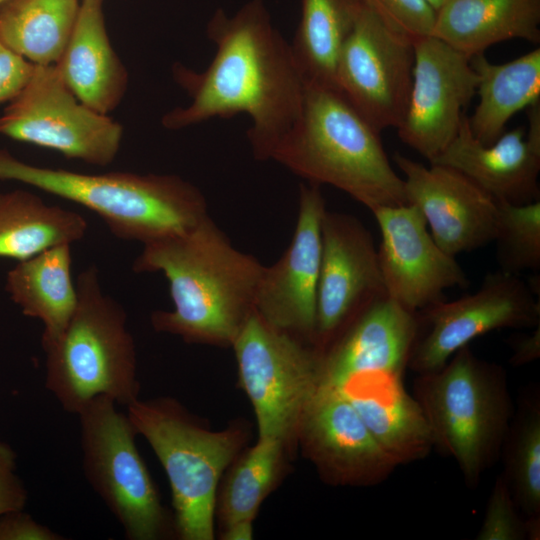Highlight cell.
Here are the masks:
<instances>
[{"label":"cell","mask_w":540,"mask_h":540,"mask_svg":"<svg viewBox=\"0 0 540 540\" xmlns=\"http://www.w3.org/2000/svg\"><path fill=\"white\" fill-rule=\"evenodd\" d=\"M216 53L203 72L174 68L188 106L165 114L162 124L182 129L239 113L251 119L248 139L258 160L271 155L298 120L305 84L291 46L274 26L263 0H249L228 16L218 9L207 25Z\"/></svg>","instance_id":"obj_1"},{"label":"cell","mask_w":540,"mask_h":540,"mask_svg":"<svg viewBox=\"0 0 540 540\" xmlns=\"http://www.w3.org/2000/svg\"><path fill=\"white\" fill-rule=\"evenodd\" d=\"M132 269L168 280L173 309L152 313L156 331L187 343L232 346L255 311L264 265L237 250L208 215L186 232L143 244Z\"/></svg>","instance_id":"obj_2"},{"label":"cell","mask_w":540,"mask_h":540,"mask_svg":"<svg viewBox=\"0 0 540 540\" xmlns=\"http://www.w3.org/2000/svg\"><path fill=\"white\" fill-rule=\"evenodd\" d=\"M271 159L309 183L344 191L371 212L407 204L379 132L334 88L305 84L300 116Z\"/></svg>","instance_id":"obj_3"},{"label":"cell","mask_w":540,"mask_h":540,"mask_svg":"<svg viewBox=\"0 0 540 540\" xmlns=\"http://www.w3.org/2000/svg\"><path fill=\"white\" fill-rule=\"evenodd\" d=\"M0 180L16 181L97 214L117 238L142 244L186 232L208 216L202 192L172 174H87L24 162L0 149Z\"/></svg>","instance_id":"obj_4"},{"label":"cell","mask_w":540,"mask_h":540,"mask_svg":"<svg viewBox=\"0 0 540 540\" xmlns=\"http://www.w3.org/2000/svg\"><path fill=\"white\" fill-rule=\"evenodd\" d=\"M78 301L64 331L42 342L45 388L63 410L78 414L93 398L126 407L139 398L135 341L124 308L105 294L95 265L76 280Z\"/></svg>","instance_id":"obj_5"},{"label":"cell","mask_w":540,"mask_h":540,"mask_svg":"<svg viewBox=\"0 0 540 540\" xmlns=\"http://www.w3.org/2000/svg\"><path fill=\"white\" fill-rule=\"evenodd\" d=\"M413 390L434 446L451 456L467 485L475 487L499 456L513 418L505 370L466 345L442 368L418 374Z\"/></svg>","instance_id":"obj_6"},{"label":"cell","mask_w":540,"mask_h":540,"mask_svg":"<svg viewBox=\"0 0 540 540\" xmlns=\"http://www.w3.org/2000/svg\"><path fill=\"white\" fill-rule=\"evenodd\" d=\"M168 477L175 532L183 540H212L216 490L243 442L238 427L213 432L172 398L137 399L127 406Z\"/></svg>","instance_id":"obj_7"},{"label":"cell","mask_w":540,"mask_h":540,"mask_svg":"<svg viewBox=\"0 0 540 540\" xmlns=\"http://www.w3.org/2000/svg\"><path fill=\"white\" fill-rule=\"evenodd\" d=\"M83 474L129 540H158L175 530L135 442L127 414L108 396L77 414Z\"/></svg>","instance_id":"obj_8"},{"label":"cell","mask_w":540,"mask_h":540,"mask_svg":"<svg viewBox=\"0 0 540 540\" xmlns=\"http://www.w3.org/2000/svg\"><path fill=\"white\" fill-rule=\"evenodd\" d=\"M239 383L258 424L259 438L284 444L298 435L322 384L323 352L268 324L254 311L232 345Z\"/></svg>","instance_id":"obj_9"},{"label":"cell","mask_w":540,"mask_h":540,"mask_svg":"<svg viewBox=\"0 0 540 540\" xmlns=\"http://www.w3.org/2000/svg\"><path fill=\"white\" fill-rule=\"evenodd\" d=\"M0 135L106 166L116 158L123 127L79 101L54 65H35L0 114Z\"/></svg>","instance_id":"obj_10"},{"label":"cell","mask_w":540,"mask_h":540,"mask_svg":"<svg viewBox=\"0 0 540 540\" xmlns=\"http://www.w3.org/2000/svg\"><path fill=\"white\" fill-rule=\"evenodd\" d=\"M413 65V40L385 25L362 3L340 53L336 84L379 133L401 124Z\"/></svg>","instance_id":"obj_11"},{"label":"cell","mask_w":540,"mask_h":540,"mask_svg":"<svg viewBox=\"0 0 540 540\" xmlns=\"http://www.w3.org/2000/svg\"><path fill=\"white\" fill-rule=\"evenodd\" d=\"M519 275L489 273L474 293L439 301L421 313L426 332L418 335L408 367L417 374L442 368L460 348L488 332L540 325V302Z\"/></svg>","instance_id":"obj_12"},{"label":"cell","mask_w":540,"mask_h":540,"mask_svg":"<svg viewBox=\"0 0 540 540\" xmlns=\"http://www.w3.org/2000/svg\"><path fill=\"white\" fill-rule=\"evenodd\" d=\"M314 345L323 353L373 302L387 295L378 249L355 216L326 210Z\"/></svg>","instance_id":"obj_13"},{"label":"cell","mask_w":540,"mask_h":540,"mask_svg":"<svg viewBox=\"0 0 540 540\" xmlns=\"http://www.w3.org/2000/svg\"><path fill=\"white\" fill-rule=\"evenodd\" d=\"M413 48L409 100L396 129L403 143L432 163L457 135L478 77L470 58L432 35L414 40Z\"/></svg>","instance_id":"obj_14"},{"label":"cell","mask_w":540,"mask_h":540,"mask_svg":"<svg viewBox=\"0 0 540 540\" xmlns=\"http://www.w3.org/2000/svg\"><path fill=\"white\" fill-rule=\"evenodd\" d=\"M372 213L381 234L378 258L388 297L418 313L442 301L447 289L468 285L465 271L435 242L417 207L407 203Z\"/></svg>","instance_id":"obj_15"},{"label":"cell","mask_w":540,"mask_h":540,"mask_svg":"<svg viewBox=\"0 0 540 540\" xmlns=\"http://www.w3.org/2000/svg\"><path fill=\"white\" fill-rule=\"evenodd\" d=\"M326 210L320 185L301 184L291 243L276 263L264 266L255 301V311L268 324L312 344Z\"/></svg>","instance_id":"obj_16"},{"label":"cell","mask_w":540,"mask_h":540,"mask_svg":"<svg viewBox=\"0 0 540 540\" xmlns=\"http://www.w3.org/2000/svg\"><path fill=\"white\" fill-rule=\"evenodd\" d=\"M394 162L404 175L406 201L422 213L439 247L451 256L494 241L498 203L460 171L424 164L400 153Z\"/></svg>","instance_id":"obj_17"},{"label":"cell","mask_w":540,"mask_h":540,"mask_svg":"<svg viewBox=\"0 0 540 540\" xmlns=\"http://www.w3.org/2000/svg\"><path fill=\"white\" fill-rule=\"evenodd\" d=\"M298 435L320 473L335 485H376L398 466L345 395L325 384L309 404Z\"/></svg>","instance_id":"obj_18"},{"label":"cell","mask_w":540,"mask_h":540,"mask_svg":"<svg viewBox=\"0 0 540 540\" xmlns=\"http://www.w3.org/2000/svg\"><path fill=\"white\" fill-rule=\"evenodd\" d=\"M527 109V133L523 127L505 131L489 145L473 136L465 115L455 138L430 164L460 171L497 202L540 200V101Z\"/></svg>","instance_id":"obj_19"},{"label":"cell","mask_w":540,"mask_h":540,"mask_svg":"<svg viewBox=\"0 0 540 540\" xmlns=\"http://www.w3.org/2000/svg\"><path fill=\"white\" fill-rule=\"evenodd\" d=\"M419 330V313L387 295L379 298L323 353L322 384L339 388L364 372L403 375Z\"/></svg>","instance_id":"obj_20"},{"label":"cell","mask_w":540,"mask_h":540,"mask_svg":"<svg viewBox=\"0 0 540 540\" xmlns=\"http://www.w3.org/2000/svg\"><path fill=\"white\" fill-rule=\"evenodd\" d=\"M402 378L389 372H364L337 388L398 466L425 458L434 447L423 411Z\"/></svg>","instance_id":"obj_21"},{"label":"cell","mask_w":540,"mask_h":540,"mask_svg":"<svg viewBox=\"0 0 540 540\" xmlns=\"http://www.w3.org/2000/svg\"><path fill=\"white\" fill-rule=\"evenodd\" d=\"M54 67L69 90L89 108L108 115L119 105L128 73L107 34L103 0H82Z\"/></svg>","instance_id":"obj_22"},{"label":"cell","mask_w":540,"mask_h":540,"mask_svg":"<svg viewBox=\"0 0 540 540\" xmlns=\"http://www.w3.org/2000/svg\"><path fill=\"white\" fill-rule=\"evenodd\" d=\"M540 0H444L432 36L472 58L511 39L540 42Z\"/></svg>","instance_id":"obj_23"},{"label":"cell","mask_w":540,"mask_h":540,"mask_svg":"<svg viewBox=\"0 0 540 540\" xmlns=\"http://www.w3.org/2000/svg\"><path fill=\"white\" fill-rule=\"evenodd\" d=\"M71 245L44 250L18 263L7 273L5 290L22 313L43 324L42 342L58 337L78 301L71 274Z\"/></svg>","instance_id":"obj_24"},{"label":"cell","mask_w":540,"mask_h":540,"mask_svg":"<svg viewBox=\"0 0 540 540\" xmlns=\"http://www.w3.org/2000/svg\"><path fill=\"white\" fill-rule=\"evenodd\" d=\"M470 62L478 77L479 101L468 124L473 136L489 145L516 113L540 101V49L504 64L491 63L484 54Z\"/></svg>","instance_id":"obj_25"},{"label":"cell","mask_w":540,"mask_h":540,"mask_svg":"<svg viewBox=\"0 0 540 540\" xmlns=\"http://www.w3.org/2000/svg\"><path fill=\"white\" fill-rule=\"evenodd\" d=\"M88 229L79 213L47 204L26 190L0 191V257L28 259L81 240Z\"/></svg>","instance_id":"obj_26"},{"label":"cell","mask_w":540,"mask_h":540,"mask_svg":"<svg viewBox=\"0 0 540 540\" xmlns=\"http://www.w3.org/2000/svg\"><path fill=\"white\" fill-rule=\"evenodd\" d=\"M360 0H302L291 50L304 84L337 89L340 53L361 8Z\"/></svg>","instance_id":"obj_27"},{"label":"cell","mask_w":540,"mask_h":540,"mask_svg":"<svg viewBox=\"0 0 540 540\" xmlns=\"http://www.w3.org/2000/svg\"><path fill=\"white\" fill-rule=\"evenodd\" d=\"M79 7V0H6L0 5V39L35 65H54Z\"/></svg>","instance_id":"obj_28"},{"label":"cell","mask_w":540,"mask_h":540,"mask_svg":"<svg viewBox=\"0 0 540 540\" xmlns=\"http://www.w3.org/2000/svg\"><path fill=\"white\" fill-rule=\"evenodd\" d=\"M285 444L259 438L233 466L219 496V517L223 527L238 521H253L275 486L282 468Z\"/></svg>","instance_id":"obj_29"},{"label":"cell","mask_w":540,"mask_h":540,"mask_svg":"<svg viewBox=\"0 0 540 540\" xmlns=\"http://www.w3.org/2000/svg\"><path fill=\"white\" fill-rule=\"evenodd\" d=\"M502 474L517 508L527 517L540 516V405L525 401L511 420L502 450Z\"/></svg>","instance_id":"obj_30"},{"label":"cell","mask_w":540,"mask_h":540,"mask_svg":"<svg viewBox=\"0 0 540 540\" xmlns=\"http://www.w3.org/2000/svg\"><path fill=\"white\" fill-rule=\"evenodd\" d=\"M498 203L494 238L500 270L519 275L540 270V200L515 205Z\"/></svg>","instance_id":"obj_31"},{"label":"cell","mask_w":540,"mask_h":540,"mask_svg":"<svg viewBox=\"0 0 540 540\" xmlns=\"http://www.w3.org/2000/svg\"><path fill=\"white\" fill-rule=\"evenodd\" d=\"M477 540H524L525 521L518 512L510 488L501 474L492 489Z\"/></svg>","instance_id":"obj_32"},{"label":"cell","mask_w":540,"mask_h":540,"mask_svg":"<svg viewBox=\"0 0 540 540\" xmlns=\"http://www.w3.org/2000/svg\"><path fill=\"white\" fill-rule=\"evenodd\" d=\"M392 30L416 40L431 34L435 11L425 0H361Z\"/></svg>","instance_id":"obj_33"},{"label":"cell","mask_w":540,"mask_h":540,"mask_svg":"<svg viewBox=\"0 0 540 540\" xmlns=\"http://www.w3.org/2000/svg\"><path fill=\"white\" fill-rule=\"evenodd\" d=\"M27 488L17 472V454L7 442L0 440V516L24 510Z\"/></svg>","instance_id":"obj_34"},{"label":"cell","mask_w":540,"mask_h":540,"mask_svg":"<svg viewBox=\"0 0 540 540\" xmlns=\"http://www.w3.org/2000/svg\"><path fill=\"white\" fill-rule=\"evenodd\" d=\"M34 66L0 39V103L9 102L23 88Z\"/></svg>","instance_id":"obj_35"},{"label":"cell","mask_w":540,"mask_h":540,"mask_svg":"<svg viewBox=\"0 0 540 540\" xmlns=\"http://www.w3.org/2000/svg\"><path fill=\"white\" fill-rule=\"evenodd\" d=\"M64 537L36 521L24 510L0 516V540H62Z\"/></svg>","instance_id":"obj_36"},{"label":"cell","mask_w":540,"mask_h":540,"mask_svg":"<svg viewBox=\"0 0 540 540\" xmlns=\"http://www.w3.org/2000/svg\"><path fill=\"white\" fill-rule=\"evenodd\" d=\"M540 356V325L533 332L513 343V355L510 363L514 366L525 365L537 360Z\"/></svg>","instance_id":"obj_37"},{"label":"cell","mask_w":540,"mask_h":540,"mask_svg":"<svg viewBox=\"0 0 540 540\" xmlns=\"http://www.w3.org/2000/svg\"><path fill=\"white\" fill-rule=\"evenodd\" d=\"M253 521H238L224 527L222 538L225 540H250L253 537Z\"/></svg>","instance_id":"obj_38"},{"label":"cell","mask_w":540,"mask_h":540,"mask_svg":"<svg viewBox=\"0 0 540 540\" xmlns=\"http://www.w3.org/2000/svg\"><path fill=\"white\" fill-rule=\"evenodd\" d=\"M526 539L539 540L540 538V516L527 517L525 520Z\"/></svg>","instance_id":"obj_39"},{"label":"cell","mask_w":540,"mask_h":540,"mask_svg":"<svg viewBox=\"0 0 540 540\" xmlns=\"http://www.w3.org/2000/svg\"><path fill=\"white\" fill-rule=\"evenodd\" d=\"M425 1L433 8L434 11H436L441 6L444 0H425Z\"/></svg>","instance_id":"obj_40"},{"label":"cell","mask_w":540,"mask_h":540,"mask_svg":"<svg viewBox=\"0 0 540 540\" xmlns=\"http://www.w3.org/2000/svg\"><path fill=\"white\" fill-rule=\"evenodd\" d=\"M5 1H6V0H0V5H1L2 3H4Z\"/></svg>","instance_id":"obj_41"}]
</instances>
